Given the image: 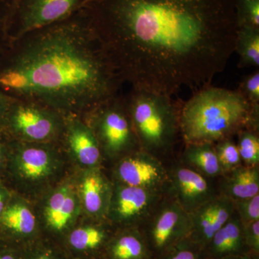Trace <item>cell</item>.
Returning <instances> with one entry per match:
<instances>
[{"label": "cell", "mask_w": 259, "mask_h": 259, "mask_svg": "<svg viewBox=\"0 0 259 259\" xmlns=\"http://www.w3.org/2000/svg\"><path fill=\"white\" fill-rule=\"evenodd\" d=\"M124 83L172 97L209 86L235 52L234 0H89Z\"/></svg>", "instance_id": "cell-1"}, {"label": "cell", "mask_w": 259, "mask_h": 259, "mask_svg": "<svg viewBox=\"0 0 259 259\" xmlns=\"http://www.w3.org/2000/svg\"><path fill=\"white\" fill-rule=\"evenodd\" d=\"M123 84L84 7L18 37L0 56V90L64 116L83 118Z\"/></svg>", "instance_id": "cell-2"}, {"label": "cell", "mask_w": 259, "mask_h": 259, "mask_svg": "<svg viewBox=\"0 0 259 259\" xmlns=\"http://www.w3.org/2000/svg\"><path fill=\"white\" fill-rule=\"evenodd\" d=\"M180 123L185 145L215 144L244 129L258 131L259 106L238 90L204 87L181 106Z\"/></svg>", "instance_id": "cell-3"}, {"label": "cell", "mask_w": 259, "mask_h": 259, "mask_svg": "<svg viewBox=\"0 0 259 259\" xmlns=\"http://www.w3.org/2000/svg\"><path fill=\"white\" fill-rule=\"evenodd\" d=\"M124 96L141 149L159 158L171 151L180 134V105L171 97L139 89Z\"/></svg>", "instance_id": "cell-4"}, {"label": "cell", "mask_w": 259, "mask_h": 259, "mask_svg": "<svg viewBox=\"0 0 259 259\" xmlns=\"http://www.w3.org/2000/svg\"><path fill=\"white\" fill-rule=\"evenodd\" d=\"M10 170L25 193L49 188L62 175L65 152L59 143H28L10 139L8 145Z\"/></svg>", "instance_id": "cell-5"}, {"label": "cell", "mask_w": 259, "mask_h": 259, "mask_svg": "<svg viewBox=\"0 0 259 259\" xmlns=\"http://www.w3.org/2000/svg\"><path fill=\"white\" fill-rule=\"evenodd\" d=\"M83 119L93 130L103 157L116 161L141 150L122 93L103 102Z\"/></svg>", "instance_id": "cell-6"}, {"label": "cell", "mask_w": 259, "mask_h": 259, "mask_svg": "<svg viewBox=\"0 0 259 259\" xmlns=\"http://www.w3.org/2000/svg\"><path fill=\"white\" fill-rule=\"evenodd\" d=\"M66 116L30 100L12 99L2 127L10 139L28 143H59Z\"/></svg>", "instance_id": "cell-7"}, {"label": "cell", "mask_w": 259, "mask_h": 259, "mask_svg": "<svg viewBox=\"0 0 259 259\" xmlns=\"http://www.w3.org/2000/svg\"><path fill=\"white\" fill-rule=\"evenodd\" d=\"M190 229V214L168 195L140 228L153 258L156 259L187 238Z\"/></svg>", "instance_id": "cell-8"}, {"label": "cell", "mask_w": 259, "mask_h": 259, "mask_svg": "<svg viewBox=\"0 0 259 259\" xmlns=\"http://www.w3.org/2000/svg\"><path fill=\"white\" fill-rule=\"evenodd\" d=\"M112 184L107 221L115 229L141 228L166 196L115 181Z\"/></svg>", "instance_id": "cell-9"}, {"label": "cell", "mask_w": 259, "mask_h": 259, "mask_svg": "<svg viewBox=\"0 0 259 259\" xmlns=\"http://www.w3.org/2000/svg\"><path fill=\"white\" fill-rule=\"evenodd\" d=\"M89 0H14L10 16V41L69 18Z\"/></svg>", "instance_id": "cell-10"}, {"label": "cell", "mask_w": 259, "mask_h": 259, "mask_svg": "<svg viewBox=\"0 0 259 259\" xmlns=\"http://www.w3.org/2000/svg\"><path fill=\"white\" fill-rule=\"evenodd\" d=\"M81 210L76 185L64 182L56 186L42 202L40 221L42 235L61 242L76 226Z\"/></svg>", "instance_id": "cell-11"}, {"label": "cell", "mask_w": 259, "mask_h": 259, "mask_svg": "<svg viewBox=\"0 0 259 259\" xmlns=\"http://www.w3.org/2000/svg\"><path fill=\"white\" fill-rule=\"evenodd\" d=\"M112 181L167 195L168 168L161 158L141 149L115 161Z\"/></svg>", "instance_id": "cell-12"}, {"label": "cell", "mask_w": 259, "mask_h": 259, "mask_svg": "<svg viewBox=\"0 0 259 259\" xmlns=\"http://www.w3.org/2000/svg\"><path fill=\"white\" fill-rule=\"evenodd\" d=\"M168 168L167 195L171 197L189 214L219 194L218 184L212 179L186 166L182 162Z\"/></svg>", "instance_id": "cell-13"}, {"label": "cell", "mask_w": 259, "mask_h": 259, "mask_svg": "<svg viewBox=\"0 0 259 259\" xmlns=\"http://www.w3.org/2000/svg\"><path fill=\"white\" fill-rule=\"evenodd\" d=\"M44 236L40 221L25 199L8 202L0 214V238L7 244L26 246Z\"/></svg>", "instance_id": "cell-14"}, {"label": "cell", "mask_w": 259, "mask_h": 259, "mask_svg": "<svg viewBox=\"0 0 259 259\" xmlns=\"http://www.w3.org/2000/svg\"><path fill=\"white\" fill-rule=\"evenodd\" d=\"M59 144L83 169L101 167L103 155L93 130L82 117L66 116Z\"/></svg>", "instance_id": "cell-15"}, {"label": "cell", "mask_w": 259, "mask_h": 259, "mask_svg": "<svg viewBox=\"0 0 259 259\" xmlns=\"http://www.w3.org/2000/svg\"><path fill=\"white\" fill-rule=\"evenodd\" d=\"M115 228L107 221H95L75 226L61 243L71 259L101 258Z\"/></svg>", "instance_id": "cell-16"}, {"label": "cell", "mask_w": 259, "mask_h": 259, "mask_svg": "<svg viewBox=\"0 0 259 259\" xmlns=\"http://www.w3.org/2000/svg\"><path fill=\"white\" fill-rule=\"evenodd\" d=\"M235 212L234 202L219 194L191 213L188 238L203 249L211 238Z\"/></svg>", "instance_id": "cell-17"}, {"label": "cell", "mask_w": 259, "mask_h": 259, "mask_svg": "<svg viewBox=\"0 0 259 259\" xmlns=\"http://www.w3.org/2000/svg\"><path fill=\"white\" fill-rule=\"evenodd\" d=\"M81 209L95 221H107L113 184L101 167L85 168L76 185Z\"/></svg>", "instance_id": "cell-18"}, {"label": "cell", "mask_w": 259, "mask_h": 259, "mask_svg": "<svg viewBox=\"0 0 259 259\" xmlns=\"http://www.w3.org/2000/svg\"><path fill=\"white\" fill-rule=\"evenodd\" d=\"M204 250L209 259L249 253L245 243L243 226L236 211L229 221L214 233Z\"/></svg>", "instance_id": "cell-19"}, {"label": "cell", "mask_w": 259, "mask_h": 259, "mask_svg": "<svg viewBox=\"0 0 259 259\" xmlns=\"http://www.w3.org/2000/svg\"><path fill=\"white\" fill-rule=\"evenodd\" d=\"M104 259H153L140 228L116 229L104 250Z\"/></svg>", "instance_id": "cell-20"}, {"label": "cell", "mask_w": 259, "mask_h": 259, "mask_svg": "<svg viewBox=\"0 0 259 259\" xmlns=\"http://www.w3.org/2000/svg\"><path fill=\"white\" fill-rule=\"evenodd\" d=\"M219 194L231 200H241L259 194V166L237 167L220 177Z\"/></svg>", "instance_id": "cell-21"}, {"label": "cell", "mask_w": 259, "mask_h": 259, "mask_svg": "<svg viewBox=\"0 0 259 259\" xmlns=\"http://www.w3.org/2000/svg\"><path fill=\"white\" fill-rule=\"evenodd\" d=\"M181 162L212 180L220 178L223 175L214 144L186 145Z\"/></svg>", "instance_id": "cell-22"}, {"label": "cell", "mask_w": 259, "mask_h": 259, "mask_svg": "<svg viewBox=\"0 0 259 259\" xmlns=\"http://www.w3.org/2000/svg\"><path fill=\"white\" fill-rule=\"evenodd\" d=\"M234 51L239 56L240 67L258 69L259 28L250 26L237 28Z\"/></svg>", "instance_id": "cell-23"}, {"label": "cell", "mask_w": 259, "mask_h": 259, "mask_svg": "<svg viewBox=\"0 0 259 259\" xmlns=\"http://www.w3.org/2000/svg\"><path fill=\"white\" fill-rule=\"evenodd\" d=\"M23 259H71L61 242L47 236L23 248Z\"/></svg>", "instance_id": "cell-24"}, {"label": "cell", "mask_w": 259, "mask_h": 259, "mask_svg": "<svg viewBox=\"0 0 259 259\" xmlns=\"http://www.w3.org/2000/svg\"><path fill=\"white\" fill-rule=\"evenodd\" d=\"M237 136L238 142L236 144L243 165L259 166L258 131L244 129L240 131Z\"/></svg>", "instance_id": "cell-25"}, {"label": "cell", "mask_w": 259, "mask_h": 259, "mask_svg": "<svg viewBox=\"0 0 259 259\" xmlns=\"http://www.w3.org/2000/svg\"><path fill=\"white\" fill-rule=\"evenodd\" d=\"M214 145L218 162L223 174L243 165L238 146L232 139L222 140Z\"/></svg>", "instance_id": "cell-26"}, {"label": "cell", "mask_w": 259, "mask_h": 259, "mask_svg": "<svg viewBox=\"0 0 259 259\" xmlns=\"http://www.w3.org/2000/svg\"><path fill=\"white\" fill-rule=\"evenodd\" d=\"M237 27L259 28V0H234Z\"/></svg>", "instance_id": "cell-27"}, {"label": "cell", "mask_w": 259, "mask_h": 259, "mask_svg": "<svg viewBox=\"0 0 259 259\" xmlns=\"http://www.w3.org/2000/svg\"><path fill=\"white\" fill-rule=\"evenodd\" d=\"M159 259H209L202 247L187 237Z\"/></svg>", "instance_id": "cell-28"}, {"label": "cell", "mask_w": 259, "mask_h": 259, "mask_svg": "<svg viewBox=\"0 0 259 259\" xmlns=\"http://www.w3.org/2000/svg\"><path fill=\"white\" fill-rule=\"evenodd\" d=\"M235 211L242 224L259 221V194L250 198L233 201Z\"/></svg>", "instance_id": "cell-29"}, {"label": "cell", "mask_w": 259, "mask_h": 259, "mask_svg": "<svg viewBox=\"0 0 259 259\" xmlns=\"http://www.w3.org/2000/svg\"><path fill=\"white\" fill-rule=\"evenodd\" d=\"M14 0H0V56L9 47V25Z\"/></svg>", "instance_id": "cell-30"}, {"label": "cell", "mask_w": 259, "mask_h": 259, "mask_svg": "<svg viewBox=\"0 0 259 259\" xmlns=\"http://www.w3.org/2000/svg\"><path fill=\"white\" fill-rule=\"evenodd\" d=\"M238 92L250 105L259 106V71L245 76L240 83Z\"/></svg>", "instance_id": "cell-31"}, {"label": "cell", "mask_w": 259, "mask_h": 259, "mask_svg": "<svg viewBox=\"0 0 259 259\" xmlns=\"http://www.w3.org/2000/svg\"><path fill=\"white\" fill-rule=\"evenodd\" d=\"M243 226L245 243L249 253L259 255V221Z\"/></svg>", "instance_id": "cell-32"}, {"label": "cell", "mask_w": 259, "mask_h": 259, "mask_svg": "<svg viewBox=\"0 0 259 259\" xmlns=\"http://www.w3.org/2000/svg\"><path fill=\"white\" fill-rule=\"evenodd\" d=\"M23 258V247L12 244H7V243L0 246V259Z\"/></svg>", "instance_id": "cell-33"}, {"label": "cell", "mask_w": 259, "mask_h": 259, "mask_svg": "<svg viewBox=\"0 0 259 259\" xmlns=\"http://www.w3.org/2000/svg\"><path fill=\"white\" fill-rule=\"evenodd\" d=\"M12 99L13 97L7 95L3 90H0V126L2 125L5 115L9 108Z\"/></svg>", "instance_id": "cell-34"}, {"label": "cell", "mask_w": 259, "mask_h": 259, "mask_svg": "<svg viewBox=\"0 0 259 259\" xmlns=\"http://www.w3.org/2000/svg\"><path fill=\"white\" fill-rule=\"evenodd\" d=\"M10 138L5 130L0 126V163L4 158L5 153L8 149V145Z\"/></svg>", "instance_id": "cell-35"}, {"label": "cell", "mask_w": 259, "mask_h": 259, "mask_svg": "<svg viewBox=\"0 0 259 259\" xmlns=\"http://www.w3.org/2000/svg\"><path fill=\"white\" fill-rule=\"evenodd\" d=\"M8 203V195L6 192L3 189L0 188V214L3 213Z\"/></svg>", "instance_id": "cell-36"}, {"label": "cell", "mask_w": 259, "mask_h": 259, "mask_svg": "<svg viewBox=\"0 0 259 259\" xmlns=\"http://www.w3.org/2000/svg\"><path fill=\"white\" fill-rule=\"evenodd\" d=\"M221 259H259V257L258 255L247 253H243V254L231 255V256L225 257V258Z\"/></svg>", "instance_id": "cell-37"}, {"label": "cell", "mask_w": 259, "mask_h": 259, "mask_svg": "<svg viewBox=\"0 0 259 259\" xmlns=\"http://www.w3.org/2000/svg\"><path fill=\"white\" fill-rule=\"evenodd\" d=\"M4 244H5V242L3 241V239H2L1 238H0V246Z\"/></svg>", "instance_id": "cell-38"}, {"label": "cell", "mask_w": 259, "mask_h": 259, "mask_svg": "<svg viewBox=\"0 0 259 259\" xmlns=\"http://www.w3.org/2000/svg\"><path fill=\"white\" fill-rule=\"evenodd\" d=\"M93 259H104L103 257H101V258H93Z\"/></svg>", "instance_id": "cell-39"}]
</instances>
